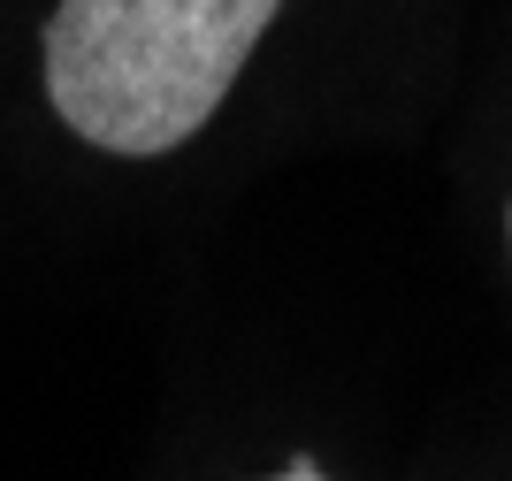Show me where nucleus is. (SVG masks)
<instances>
[{"label":"nucleus","mask_w":512,"mask_h":481,"mask_svg":"<svg viewBox=\"0 0 512 481\" xmlns=\"http://www.w3.org/2000/svg\"><path fill=\"white\" fill-rule=\"evenodd\" d=\"M283 0H62L46 100L100 153H169L237 84Z\"/></svg>","instance_id":"1"},{"label":"nucleus","mask_w":512,"mask_h":481,"mask_svg":"<svg viewBox=\"0 0 512 481\" xmlns=\"http://www.w3.org/2000/svg\"><path fill=\"white\" fill-rule=\"evenodd\" d=\"M276 481H329V474H321V466H306V459H299V466H283Z\"/></svg>","instance_id":"2"}]
</instances>
